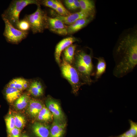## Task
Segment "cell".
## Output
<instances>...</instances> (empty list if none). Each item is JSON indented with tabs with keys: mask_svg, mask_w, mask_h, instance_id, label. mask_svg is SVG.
Here are the masks:
<instances>
[{
	"mask_svg": "<svg viewBox=\"0 0 137 137\" xmlns=\"http://www.w3.org/2000/svg\"><path fill=\"white\" fill-rule=\"evenodd\" d=\"M118 55L113 70L115 77L121 78L132 72L137 64L136 32L127 35L119 42L116 50Z\"/></svg>",
	"mask_w": 137,
	"mask_h": 137,
	"instance_id": "obj_1",
	"label": "cell"
},
{
	"mask_svg": "<svg viewBox=\"0 0 137 137\" xmlns=\"http://www.w3.org/2000/svg\"><path fill=\"white\" fill-rule=\"evenodd\" d=\"M75 59L74 67L81 79L85 84H91L93 81L91 75L93 68L92 56L79 50L76 53Z\"/></svg>",
	"mask_w": 137,
	"mask_h": 137,
	"instance_id": "obj_2",
	"label": "cell"
},
{
	"mask_svg": "<svg viewBox=\"0 0 137 137\" xmlns=\"http://www.w3.org/2000/svg\"><path fill=\"white\" fill-rule=\"evenodd\" d=\"M40 4L37 0H13L8 8L1 15L2 18L6 19L14 27L17 29L21 12L26 6L30 4Z\"/></svg>",
	"mask_w": 137,
	"mask_h": 137,
	"instance_id": "obj_3",
	"label": "cell"
},
{
	"mask_svg": "<svg viewBox=\"0 0 137 137\" xmlns=\"http://www.w3.org/2000/svg\"><path fill=\"white\" fill-rule=\"evenodd\" d=\"M40 5L37 6V8L34 12L26 14L24 17L29 22L30 30L33 34L42 33L48 28V16L45 11L41 8Z\"/></svg>",
	"mask_w": 137,
	"mask_h": 137,
	"instance_id": "obj_4",
	"label": "cell"
},
{
	"mask_svg": "<svg viewBox=\"0 0 137 137\" xmlns=\"http://www.w3.org/2000/svg\"><path fill=\"white\" fill-rule=\"evenodd\" d=\"M62 74L71 85L73 93L76 94L81 86L85 84L81 79L75 67L67 62L63 58L61 64Z\"/></svg>",
	"mask_w": 137,
	"mask_h": 137,
	"instance_id": "obj_5",
	"label": "cell"
},
{
	"mask_svg": "<svg viewBox=\"0 0 137 137\" xmlns=\"http://www.w3.org/2000/svg\"><path fill=\"white\" fill-rule=\"evenodd\" d=\"M2 18L5 25L3 35L8 42L13 44H18L27 38L29 32L22 31L18 29L6 19Z\"/></svg>",
	"mask_w": 137,
	"mask_h": 137,
	"instance_id": "obj_6",
	"label": "cell"
},
{
	"mask_svg": "<svg viewBox=\"0 0 137 137\" xmlns=\"http://www.w3.org/2000/svg\"><path fill=\"white\" fill-rule=\"evenodd\" d=\"M45 104L46 107L52 114L54 120L64 121V115L58 100L48 96L46 100Z\"/></svg>",
	"mask_w": 137,
	"mask_h": 137,
	"instance_id": "obj_7",
	"label": "cell"
},
{
	"mask_svg": "<svg viewBox=\"0 0 137 137\" xmlns=\"http://www.w3.org/2000/svg\"><path fill=\"white\" fill-rule=\"evenodd\" d=\"M48 28L52 32L62 35L68 34L67 26L58 17L51 18L48 16Z\"/></svg>",
	"mask_w": 137,
	"mask_h": 137,
	"instance_id": "obj_8",
	"label": "cell"
},
{
	"mask_svg": "<svg viewBox=\"0 0 137 137\" xmlns=\"http://www.w3.org/2000/svg\"><path fill=\"white\" fill-rule=\"evenodd\" d=\"M50 13L53 15H55L61 20L65 24L70 25L77 20L81 19L90 17H94V15L81 11L73 13L66 16H61L53 11Z\"/></svg>",
	"mask_w": 137,
	"mask_h": 137,
	"instance_id": "obj_9",
	"label": "cell"
},
{
	"mask_svg": "<svg viewBox=\"0 0 137 137\" xmlns=\"http://www.w3.org/2000/svg\"><path fill=\"white\" fill-rule=\"evenodd\" d=\"M78 41V39L74 37H68L63 39L57 44L55 49V57L59 65L61 64L60 57L62 51L73 43Z\"/></svg>",
	"mask_w": 137,
	"mask_h": 137,
	"instance_id": "obj_10",
	"label": "cell"
},
{
	"mask_svg": "<svg viewBox=\"0 0 137 137\" xmlns=\"http://www.w3.org/2000/svg\"><path fill=\"white\" fill-rule=\"evenodd\" d=\"M66 123L54 120L49 130V137H62L64 133Z\"/></svg>",
	"mask_w": 137,
	"mask_h": 137,
	"instance_id": "obj_11",
	"label": "cell"
},
{
	"mask_svg": "<svg viewBox=\"0 0 137 137\" xmlns=\"http://www.w3.org/2000/svg\"><path fill=\"white\" fill-rule=\"evenodd\" d=\"M93 17L79 19L67 26L68 34H72L81 29L89 24L92 20Z\"/></svg>",
	"mask_w": 137,
	"mask_h": 137,
	"instance_id": "obj_12",
	"label": "cell"
},
{
	"mask_svg": "<svg viewBox=\"0 0 137 137\" xmlns=\"http://www.w3.org/2000/svg\"><path fill=\"white\" fill-rule=\"evenodd\" d=\"M33 132L37 137H49V127L39 122L35 123L32 126Z\"/></svg>",
	"mask_w": 137,
	"mask_h": 137,
	"instance_id": "obj_13",
	"label": "cell"
},
{
	"mask_svg": "<svg viewBox=\"0 0 137 137\" xmlns=\"http://www.w3.org/2000/svg\"><path fill=\"white\" fill-rule=\"evenodd\" d=\"M28 105V112L33 117L37 116L44 106L41 101L33 98L30 99Z\"/></svg>",
	"mask_w": 137,
	"mask_h": 137,
	"instance_id": "obj_14",
	"label": "cell"
},
{
	"mask_svg": "<svg viewBox=\"0 0 137 137\" xmlns=\"http://www.w3.org/2000/svg\"><path fill=\"white\" fill-rule=\"evenodd\" d=\"M28 91L30 94L35 97H40L43 95L44 88L40 81L35 80L29 84Z\"/></svg>",
	"mask_w": 137,
	"mask_h": 137,
	"instance_id": "obj_15",
	"label": "cell"
},
{
	"mask_svg": "<svg viewBox=\"0 0 137 137\" xmlns=\"http://www.w3.org/2000/svg\"><path fill=\"white\" fill-rule=\"evenodd\" d=\"M6 99L9 103H12L16 101L22 94V91L7 86L5 89Z\"/></svg>",
	"mask_w": 137,
	"mask_h": 137,
	"instance_id": "obj_16",
	"label": "cell"
},
{
	"mask_svg": "<svg viewBox=\"0 0 137 137\" xmlns=\"http://www.w3.org/2000/svg\"><path fill=\"white\" fill-rule=\"evenodd\" d=\"M29 83L27 80L23 78H18L11 80L7 86L22 91L28 87Z\"/></svg>",
	"mask_w": 137,
	"mask_h": 137,
	"instance_id": "obj_17",
	"label": "cell"
},
{
	"mask_svg": "<svg viewBox=\"0 0 137 137\" xmlns=\"http://www.w3.org/2000/svg\"><path fill=\"white\" fill-rule=\"evenodd\" d=\"M80 11L94 15L95 4L91 0H79Z\"/></svg>",
	"mask_w": 137,
	"mask_h": 137,
	"instance_id": "obj_18",
	"label": "cell"
},
{
	"mask_svg": "<svg viewBox=\"0 0 137 137\" xmlns=\"http://www.w3.org/2000/svg\"><path fill=\"white\" fill-rule=\"evenodd\" d=\"M76 47L75 44H72L66 48L63 51V58L67 62L71 64L74 60L75 51Z\"/></svg>",
	"mask_w": 137,
	"mask_h": 137,
	"instance_id": "obj_19",
	"label": "cell"
},
{
	"mask_svg": "<svg viewBox=\"0 0 137 137\" xmlns=\"http://www.w3.org/2000/svg\"><path fill=\"white\" fill-rule=\"evenodd\" d=\"M30 98L29 94L25 93L23 94L15 101L14 106L18 110H22L28 105Z\"/></svg>",
	"mask_w": 137,
	"mask_h": 137,
	"instance_id": "obj_20",
	"label": "cell"
},
{
	"mask_svg": "<svg viewBox=\"0 0 137 137\" xmlns=\"http://www.w3.org/2000/svg\"><path fill=\"white\" fill-rule=\"evenodd\" d=\"M97 60L95 79L98 80L105 72L106 67L105 61L102 57L95 58Z\"/></svg>",
	"mask_w": 137,
	"mask_h": 137,
	"instance_id": "obj_21",
	"label": "cell"
},
{
	"mask_svg": "<svg viewBox=\"0 0 137 137\" xmlns=\"http://www.w3.org/2000/svg\"><path fill=\"white\" fill-rule=\"evenodd\" d=\"M37 117L38 120L44 122L51 121L53 118L51 112L44 106L39 112Z\"/></svg>",
	"mask_w": 137,
	"mask_h": 137,
	"instance_id": "obj_22",
	"label": "cell"
},
{
	"mask_svg": "<svg viewBox=\"0 0 137 137\" xmlns=\"http://www.w3.org/2000/svg\"><path fill=\"white\" fill-rule=\"evenodd\" d=\"M130 127L129 129L122 134L126 137H137V123L130 120Z\"/></svg>",
	"mask_w": 137,
	"mask_h": 137,
	"instance_id": "obj_23",
	"label": "cell"
},
{
	"mask_svg": "<svg viewBox=\"0 0 137 137\" xmlns=\"http://www.w3.org/2000/svg\"><path fill=\"white\" fill-rule=\"evenodd\" d=\"M17 29L22 31H28L30 30V26L28 21L25 18L20 20Z\"/></svg>",
	"mask_w": 137,
	"mask_h": 137,
	"instance_id": "obj_24",
	"label": "cell"
},
{
	"mask_svg": "<svg viewBox=\"0 0 137 137\" xmlns=\"http://www.w3.org/2000/svg\"><path fill=\"white\" fill-rule=\"evenodd\" d=\"M15 127L21 129L25 125V121L24 117L20 115L16 114L13 116Z\"/></svg>",
	"mask_w": 137,
	"mask_h": 137,
	"instance_id": "obj_25",
	"label": "cell"
},
{
	"mask_svg": "<svg viewBox=\"0 0 137 137\" xmlns=\"http://www.w3.org/2000/svg\"><path fill=\"white\" fill-rule=\"evenodd\" d=\"M5 120L7 132L8 133L15 127L14 116L11 115H8L6 117Z\"/></svg>",
	"mask_w": 137,
	"mask_h": 137,
	"instance_id": "obj_26",
	"label": "cell"
},
{
	"mask_svg": "<svg viewBox=\"0 0 137 137\" xmlns=\"http://www.w3.org/2000/svg\"><path fill=\"white\" fill-rule=\"evenodd\" d=\"M55 11L58 14L62 16H66L72 13L64 6L61 2Z\"/></svg>",
	"mask_w": 137,
	"mask_h": 137,
	"instance_id": "obj_27",
	"label": "cell"
},
{
	"mask_svg": "<svg viewBox=\"0 0 137 137\" xmlns=\"http://www.w3.org/2000/svg\"><path fill=\"white\" fill-rule=\"evenodd\" d=\"M21 129L14 127L8 133V137H20Z\"/></svg>",
	"mask_w": 137,
	"mask_h": 137,
	"instance_id": "obj_28",
	"label": "cell"
},
{
	"mask_svg": "<svg viewBox=\"0 0 137 137\" xmlns=\"http://www.w3.org/2000/svg\"><path fill=\"white\" fill-rule=\"evenodd\" d=\"M55 0H44L40 1V5H42L46 7L50 8L51 7Z\"/></svg>",
	"mask_w": 137,
	"mask_h": 137,
	"instance_id": "obj_29",
	"label": "cell"
},
{
	"mask_svg": "<svg viewBox=\"0 0 137 137\" xmlns=\"http://www.w3.org/2000/svg\"><path fill=\"white\" fill-rule=\"evenodd\" d=\"M80 8L79 0H74V1L70 9L72 10Z\"/></svg>",
	"mask_w": 137,
	"mask_h": 137,
	"instance_id": "obj_30",
	"label": "cell"
},
{
	"mask_svg": "<svg viewBox=\"0 0 137 137\" xmlns=\"http://www.w3.org/2000/svg\"><path fill=\"white\" fill-rule=\"evenodd\" d=\"M74 1V0H66L64 1V2L66 6L70 9Z\"/></svg>",
	"mask_w": 137,
	"mask_h": 137,
	"instance_id": "obj_31",
	"label": "cell"
},
{
	"mask_svg": "<svg viewBox=\"0 0 137 137\" xmlns=\"http://www.w3.org/2000/svg\"><path fill=\"white\" fill-rule=\"evenodd\" d=\"M60 3L61 2L59 1L55 0L51 8L56 10L59 6Z\"/></svg>",
	"mask_w": 137,
	"mask_h": 137,
	"instance_id": "obj_32",
	"label": "cell"
},
{
	"mask_svg": "<svg viewBox=\"0 0 137 137\" xmlns=\"http://www.w3.org/2000/svg\"><path fill=\"white\" fill-rule=\"evenodd\" d=\"M116 137H125V136H124V135H123L122 134L120 135L117 136Z\"/></svg>",
	"mask_w": 137,
	"mask_h": 137,
	"instance_id": "obj_33",
	"label": "cell"
},
{
	"mask_svg": "<svg viewBox=\"0 0 137 137\" xmlns=\"http://www.w3.org/2000/svg\"><path fill=\"white\" fill-rule=\"evenodd\" d=\"M22 137H28L25 135H24L22 136Z\"/></svg>",
	"mask_w": 137,
	"mask_h": 137,
	"instance_id": "obj_34",
	"label": "cell"
},
{
	"mask_svg": "<svg viewBox=\"0 0 137 137\" xmlns=\"http://www.w3.org/2000/svg\"><path fill=\"white\" fill-rule=\"evenodd\" d=\"M114 137L111 136H109V137Z\"/></svg>",
	"mask_w": 137,
	"mask_h": 137,
	"instance_id": "obj_35",
	"label": "cell"
}]
</instances>
